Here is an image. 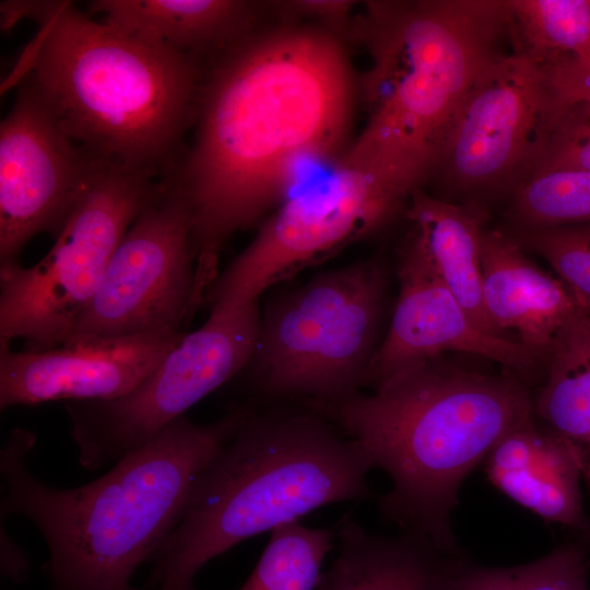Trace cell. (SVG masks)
<instances>
[{
    "instance_id": "obj_1",
    "label": "cell",
    "mask_w": 590,
    "mask_h": 590,
    "mask_svg": "<svg viewBox=\"0 0 590 590\" xmlns=\"http://www.w3.org/2000/svg\"><path fill=\"white\" fill-rule=\"evenodd\" d=\"M352 98L345 52L328 33L246 35L223 51L199 85L194 142L165 176L191 211L197 299L225 240L280 203L304 162L340 148Z\"/></svg>"
},
{
    "instance_id": "obj_2",
    "label": "cell",
    "mask_w": 590,
    "mask_h": 590,
    "mask_svg": "<svg viewBox=\"0 0 590 590\" xmlns=\"http://www.w3.org/2000/svg\"><path fill=\"white\" fill-rule=\"evenodd\" d=\"M1 27L37 33L2 90L30 88L63 132L96 158L167 176L194 119L198 60L93 20L71 1L5 0Z\"/></svg>"
},
{
    "instance_id": "obj_3",
    "label": "cell",
    "mask_w": 590,
    "mask_h": 590,
    "mask_svg": "<svg viewBox=\"0 0 590 590\" xmlns=\"http://www.w3.org/2000/svg\"><path fill=\"white\" fill-rule=\"evenodd\" d=\"M255 411L243 403L197 424L181 416L87 484L56 488L30 471L35 435L11 432L0 451L1 518L31 520L44 536L49 590H133L178 521L196 481Z\"/></svg>"
},
{
    "instance_id": "obj_4",
    "label": "cell",
    "mask_w": 590,
    "mask_h": 590,
    "mask_svg": "<svg viewBox=\"0 0 590 590\" xmlns=\"http://www.w3.org/2000/svg\"><path fill=\"white\" fill-rule=\"evenodd\" d=\"M382 469L392 488L377 497L385 522L458 552L450 516L467 475L508 433L533 421L516 375L473 370L441 356L416 363L371 394L304 402Z\"/></svg>"
},
{
    "instance_id": "obj_5",
    "label": "cell",
    "mask_w": 590,
    "mask_h": 590,
    "mask_svg": "<svg viewBox=\"0 0 590 590\" xmlns=\"http://www.w3.org/2000/svg\"><path fill=\"white\" fill-rule=\"evenodd\" d=\"M359 21L365 127L345 156L406 197L436 167L469 93L519 49L507 0L373 1Z\"/></svg>"
},
{
    "instance_id": "obj_6",
    "label": "cell",
    "mask_w": 590,
    "mask_h": 590,
    "mask_svg": "<svg viewBox=\"0 0 590 590\" xmlns=\"http://www.w3.org/2000/svg\"><path fill=\"white\" fill-rule=\"evenodd\" d=\"M358 442L302 403L256 409L210 460L141 589L194 590L211 559L255 535L340 502L373 498Z\"/></svg>"
},
{
    "instance_id": "obj_7",
    "label": "cell",
    "mask_w": 590,
    "mask_h": 590,
    "mask_svg": "<svg viewBox=\"0 0 590 590\" xmlns=\"http://www.w3.org/2000/svg\"><path fill=\"white\" fill-rule=\"evenodd\" d=\"M387 288L386 268L366 259L274 296L243 370L249 393L266 401L335 402L359 392L380 343Z\"/></svg>"
},
{
    "instance_id": "obj_8",
    "label": "cell",
    "mask_w": 590,
    "mask_h": 590,
    "mask_svg": "<svg viewBox=\"0 0 590 590\" xmlns=\"http://www.w3.org/2000/svg\"><path fill=\"white\" fill-rule=\"evenodd\" d=\"M157 176L99 160L48 253L0 268V347L67 342L132 222L160 190Z\"/></svg>"
},
{
    "instance_id": "obj_9",
    "label": "cell",
    "mask_w": 590,
    "mask_h": 590,
    "mask_svg": "<svg viewBox=\"0 0 590 590\" xmlns=\"http://www.w3.org/2000/svg\"><path fill=\"white\" fill-rule=\"evenodd\" d=\"M406 199L381 175L343 155L284 198L217 275L208 293L211 311L258 302L272 285L381 227Z\"/></svg>"
},
{
    "instance_id": "obj_10",
    "label": "cell",
    "mask_w": 590,
    "mask_h": 590,
    "mask_svg": "<svg viewBox=\"0 0 590 590\" xmlns=\"http://www.w3.org/2000/svg\"><path fill=\"white\" fill-rule=\"evenodd\" d=\"M260 320L258 302L211 311L130 393L113 400L67 401L80 464L93 471L119 460L243 373L253 354Z\"/></svg>"
},
{
    "instance_id": "obj_11",
    "label": "cell",
    "mask_w": 590,
    "mask_h": 590,
    "mask_svg": "<svg viewBox=\"0 0 590 590\" xmlns=\"http://www.w3.org/2000/svg\"><path fill=\"white\" fill-rule=\"evenodd\" d=\"M191 232L185 196L162 178L113 253L68 341L181 334L196 311Z\"/></svg>"
},
{
    "instance_id": "obj_12",
    "label": "cell",
    "mask_w": 590,
    "mask_h": 590,
    "mask_svg": "<svg viewBox=\"0 0 590 590\" xmlns=\"http://www.w3.org/2000/svg\"><path fill=\"white\" fill-rule=\"evenodd\" d=\"M557 122L544 63L522 50L494 62L458 111L436 166L459 190L529 173Z\"/></svg>"
},
{
    "instance_id": "obj_13",
    "label": "cell",
    "mask_w": 590,
    "mask_h": 590,
    "mask_svg": "<svg viewBox=\"0 0 590 590\" xmlns=\"http://www.w3.org/2000/svg\"><path fill=\"white\" fill-rule=\"evenodd\" d=\"M0 125V268L15 266L37 234L58 235L99 158L60 128L19 85Z\"/></svg>"
},
{
    "instance_id": "obj_14",
    "label": "cell",
    "mask_w": 590,
    "mask_h": 590,
    "mask_svg": "<svg viewBox=\"0 0 590 590\" xmlns=\"http://www.w3.org/2000/svg\"><path fill=\"white\" fill-rule=\"evenodd\" d=\"M399 295L388 330L366 373L374 391L399 371L445 352L483 356L528 386L536 377V354L515 340L483 331L440 279L410 231L398 256Z\"/></svg>"
},
{
    "instance_id": "obj_15",
    "label": "cell",
    "mask_w": 590,
    "mask_h": 590,
    "mask_svg": "<svg viewBox=\"0 0 590 590\" xmlns=\"http://www.w3.org/2000/svg\"><path fill=\"white\" fill-rule=\"evenodd\" d=\"M185 334L71 340L55 347H0V406L98 401L139 387Z\"/></svg>"
},
{
    "instance_id": "obj_16",
    "label": "cell",
    "mask_w": 590,
    "mask_h": 590,
    "mask_svg": "<svg viewBox=\"0 0 590 590\" xmlns=\"http://www.w3.org/2000/svg\"><path fill=\"white\" fill-rule=\"evenodd\" d=\"M339 552L316 590H457L475 564L422 536L370 534L347 512L335 526Z\"/></svg>"
},
{
    "instance_id": "obj_17",
    "label": "cell",
    "mask_w": 590,
    "mask_h": 590,
    "mask_svg": "<svg viewBox=\"0 0 590 590\" xmlns=\"http://www.w3.org/2000/svg\"><path fill=\"white\" fill-rule=\"evenodd\" d=\"M481 266L483 302L492 322L509 340L507 332L515 331L518 342L546 363L556 335L581 310L568 286L497 229L483 231Z\"/></svg>"
},
{
    "instance_id": "obj_18",
    "label": "cell",
    "mask_w": 590,
    "mask_h": 590,
    "mask_svg": "<svg viewBox=\"0 0 590 590\" xmlns=\"http://www.w3.org/2000/svg\"><path fill=\"white\" fill-rule=\"evenodd\" d=\"M485 471L494 486L544 520L588 529L580 467L566 438L534 423L515 429L491 450Z\"/></svg>"
},
{
    "instance_id": "obj_19",
    "label": "cell",
    "mask_w": 590,
    "mask_h": 590,
    "mask_svg": "<svg viewBox=\"0 0 590 590\" xmlns=\"http://www.w3.org/2000/svg\"><path fill=\"white\" fill-rule=\"evenodd\" d=\"M88 8L118 31L197 60L244 38L255 15L251 2L238 0H96Z\"/></svg>"
},
{
    "instance_id": "obj_20",
    "label": "cell",
    "mask_w": 590,
    "mask_h": 590,
    "mask_svg": "<svg viewBox=\"0 0 590 590\" xmlns=\"http://www.w3.org/2000/svg\"><path fill=\"white\" fill-rule=\"evenodd\" d=\"M484 215L477 205L453 204L418 188L410 193L406 208L410 231L452 295L483 331L507 339L487 316L483 302Z\"/></svg>"
},
{
    "instance_id": "obj_21",
    "label": "cell",
    "mask_w": 590,
    "mask_h": 590,
    "mask_svg": "<svg viewBox=\"0 0 590 590\" xmlns=\"http://www.w3.org/2000/svg\"><path fill=\"white\" fill-rule=\"evenodd\" d=\"M533 412L570 442L590 436V317L582 309L553 342Z\"/></svg>"
},
{
    "instance_id": "obj_22",
    "label": "cell",
    "mask_w": 590,
    "mask_h": 590,
    "mask_svg": "<svg viewBox=\"0 0 590 590\" xmlns=\"http://www.w3.org/2000/svg\"><path fill=\"white\" fill-rule=\"evenodd\" d=\"M519 49L547 63L590 56V0H507Z\"/></svg>"
},
{
    "instance_id": "obj_23",
    "label": "cell",
    "mask_w": 590,
    "mask_h": 590,
    "mask_svg": "<svg viewBox=\"0 0 590 590\" xmlns=\"http://www.w3.org/2000/svg\"><path fill=\"white\" fill-rule=\"evenodd\" d=\"M334 539L335 527L309 528L299 521L272 530L257 565L238 590H316Z\"/></svg>"
},
{
    "instance_id": "obj_24",
    "label": "cell",
    "mask_w": 590,
    "mask_h": 590,
    "mask_svg": "<svg viewBox=\"0 0 590 590\" xmlns=\"http://www.w3.org/2000/svg\"><path fill=\"white\" fill-rule=\"evenodd\" d=\"M509 216L515 229L590 222V172L529 174L517 186Z\"/></svg>"
},
{
    "instance_id": "obj_25",
    "label": "cell",
    "mask_w": 590,
    "mask_h": 590,
    "mask_svg": "<svg viewBox=\"0 0 590 590\" xmlns=\"http://www.w3.org/2000/svg\"><path fill=\"white\" fill-rule=\"evenodd\" d=\"M583 543L562 545L533 562L510 567H471L457 590H590Z\"/></svg>"
},
{
    "instance_id": "obj_26",
    "label": "cell",
    "mask_w": 590,
    "mask_h": 590,
    "mask_svg": "<svg viewBox=\"0 0 590 590\" xmlns=\"http://www.w3.org/2000/svg\"><path fill=\"white\" fill-rule=\"evenodd\" d=\"M508 235L522 250L542 257L590 317V222L515 229Z\"/></svg>"
},
{
    "instance_id": "obj_27",
    "label": "cell",
    "mask_w": 590,
    "mask_h": 590,
    "mask_svg": "<svg viewBox=\"0 0 590 590\" xmlns=\"http://www.w3.org/2000/svg\"><path fill=\"white\" fill-rule=\"evenodd\" d=\"M551 169L590 172V104L576 103L564 109L528 175Z\"/></svg>"
},
{
    "instance_id": "obj_28",
    "label": "cell",
    "mask_w": 590,
    "mask_h": 590,
    "mask_svg": "<svg viewBox=\"0 0 590 590\" xmlns=\"http://www.w3.org/2000/svg\"><path fill=\"white\" fill-rule=\"evenodd\" d=\"M544 66L558 116L573 104H590V58L565 57Z\"/></svg>"
},
{
    "instance_id": "obj_29",
    "label": "cell",
    "mask_w": 590,
    "mask_h": 590,
    "mask_svg": "<svg viewBox=\"0 0 590 590\" xmlns=\"http://www.w3.org/2000/svg\"><path fill=\"white\" fill-rule=\"evenodd\" d=\"M286 15L311 19L338 26L349 19L353 1L345 0H292L275 3Z\"/></svg>"
},
{
    "instance_id": "obj_30",
    "label": "cell",
    "mask_w": 590,
    "mask_h": 590,
    "mask_svg": "<svg viewBox=\"0 0 590 590\" xmlns=\"http://www.w3.org/2000/svg\"><path fill=\"white\" fill-rule=\"evenodd\" d=\"M1 575L15 582H24L30 576L31 565L24 550L9 535L3 522L0 529Z\"/></svg>"
},
{
    "instance_id": "obj_31",
    "label": "cell",
    "mask_w": 590,
    "mask_h": 590,
    "mask_svg": "<svg viewBox=\"0 0 590 590\" xmlns=\"http://www.w3.org/2000/svg\"><path fill=\"white\" fill-rule=\"evenodd\" d=\"M586 58H590V56H589V57H586Z\"/></svg>"
}]
</instances>
